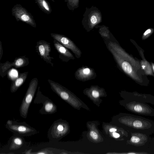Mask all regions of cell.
Masks as SVG:
<instances>
[{
  "label": "cell",
  "instance_id": "cell-1",
  "mask_svg": "<svg viewBox=\"0 0 154 154\" xmlns=\"http://www.w3.org/2000/svg\"><path fill=\"white\" fill-rule=\"evenodd\" d=\"M102 21V15L98 8L94 6L90 8H86L82 23L87 32L90 31Z\"/></svg>",
  "mask_w": 154,
  "mask_h": 154
},
{
  "label": "cell",
  "instance_id": "cell-2",
  "mask_svg": "<svg viewBox=\"0 0 154 154\" xmlns=\"http://www.w3.org/2000/svg\"><path fill=\"white\" fill-rule=\"evenodd\" d=\"M38 82L36 78H33L31 80L22 100L19 112L20 116L24 119L26 118L27 117L29 108L36 91Z\"/></svg>",
  "mask_w": 154,
  "mask_h": 154
},
{
  "label": "cell",
  "instance_id": "cell-3",
  "mask_svg": "<svg viewBox=\"0 0 154 154\" xmlns=\"http://www.w3.org/2000/svg\"><path fill=\"white\" fill-rule=\"evenodd\" d=\"M5 127L15 134L23 137L34 135L39 132L24 122H18L8 120L6 122Z\"/></svg>",
  "mask_w": 154,
  "mask_h": 154
},
{
  "label": "cell",
  "instance_id": "cell-4",
  "mask_svg": "<svg viewBox=\"0 0 154 154\" xmlns=\"http://www.w3.org/2000/svg\"><path fill=\"white\" fill-rule=\"evenodd\" d=\"M34 103L42 104V106L39 111L41 114H51L55 113L57 111L56 105L50 99L42 94L39 86L38 88Z\"/></svg>",
  "mask_w": 154,
  "mask_h": 154
},
{
  "label": "cell",
  "instance_id": "cell-5",
  "mask_svg": "<svg viewBox=\"0 0 154 154\" xmlns=\"http://www.w3.org/2000/svg\"><path fill=\"white\" fill-rule=\"evenodd\" d=\"M12 15L17 21H21L36 28V24L33 17L21 5L16 4L11 9Z\"/></svg>",
  "mask_w": 154,
  "mask_h": 154
},
{
  "label": "cell",
  "instance_id": "cell-6",
  "mask_svg": "<svg viewBox=\"0 0 154 154\" xmlns=\"http://www.w3.org/2000/svg\"><path fill=\"white\" fill-rule=\"evenodd\" d=\"M60 119L54 121L48 130V137L50 140L57 142L59 140L66 131V127Z\"/></svg>",
  "mask_w": 154,
  "mask_h": 154
},
{
  "label": "cell",
  "instance_id": "cell-7",
  "mask_svg": "<svg viewBox=\"0 0 154 154\" xmlns=\"http://www.w3.org/2000/svg\"><path fill=\"white\" fill-rule=\"evenodd\" d=\"M29 63V59L25 56L16 57L12 62L7 61L4 63H0V75L3 78L12 67L15 68L23 67L28 65Z\"/></svg>",
  "mask_w": 154,
  "mask_h": 154
},
{
  "label": "cell",
  "instance_id": "cell-8",
  "mask_svg": "<svg viewBox=\"0 0 154 154\" xmlns=\"http://www.w3.org/2000/svg\"><path fill=\"white\" fill-rule=\"evenodd\" d=\"M35 50L42 59L52 67L54 66V64L52 62L54 58L50 55L51 49L50 43L44 40H40L36 43Z\"/></svg>",
  "mask_w": 154,
  "mask_h": 154
},
{
  "label": "cell",
  "instance_id": "cell-9",
  "mask_svg": "<svg viewBox=\"0 0 154 154\" xmlns=\"http://www.w3.org/2000/svg\"><path fill=\"white\" fill-rule=\"evenodd\" d=\"M52 38L61 44L62 45L70 50L75 54L77 58L81 57L82 52L74 42L69 38L59 34L51 33Z\"/></svg>",
  "mask_w": 154,
  "mask_h": 154
},
{
  "label": "cell",
  "instance_id": "cell-10",
  "mask_svg": "<svg viewBox=\"0 0 154 154\" xmlns=\"http://www.w3.org/2000/svg\"><path fill=\"white\" fill-rule=\"evenodd\" d=\"M75 75L76 79L82 81L94 79L97 76L93 69L86 66L78 69L75 72Z\"/></svg>",
  "mask_w": 154,
  "mask_h": 154
},
{
  "label": "cell",
  "instance_id": "cell-11",
  "mask_svg": "<svg viewBox=\"0 0 154 154\" xmlns=\"http://www.w3.org/2000/svg\"><path fill=\"white\" fill-rule=\"evenodd\" d=\"M53 43L55 49L59 54V57L62 61L67 62L69 60L75 59L68 49L58 42L54 39Z\"/></svg>",
  "mask_w": 154,
  "mask_h": 154
},
{
  "label": "cell",
  "instance_id": "cell-12",
  "mask_svg": "<svg viewBox=\"0 0 154 154\" xmlns=\"http://www.w3.org/2000/svg\"><path fill=\"white\" fill-rule=\"evenodd\" d=\"M28 72L20 73L17 77L12 82L10 91L11 93L16 92L24 83L27 79Z\"/></svg>",
  "mask_w": 154,
  "mask_h": 154
},
{
  "label": "cell",
  "instance_id": "cell-13",
  "mask_svg": "<svg viewBox=\"0 0 154 154\" xmlns=\"http://www.w3.org/2000/svg\"><path fill=\"white\" fill-rule=\"evenodd\" d=\"M21 136L15 134L10 139L9 149L10 150L19 149L24 144L25 142L24 138Z\"/></svg>",
  "mask_w": 154,
  "mask_h": 154
},
{
  "label": "cell",
  "instance_id": "cell-14",
  "mask_svg": "<svg viewBox=\"0 0 154 154\" xmlns=\"http://www.w3.org/2000/svg\"><path fill=\"white\" fill-rule=\"evenodd\" d=\"M40 9L44 12L49 14L52 12L51 6L46 0H35Z\"/></svg>",
  "mask_w": 154,
  "mask_h": 154
},
{
  "label": "cell",
  "instance_id": "cell-15",
  "mask_svg": "<svg viewBox=\"0 0 154 154\" xmlns=\"http://www.w3.org/2000/svg\"><path fill=\"white\" fill-rule=\"evenodd\" d=\"M95 28H99V32L101 37L105 38H109L111 33L109 29V27L104 25H97Z\"/></svg>",
  "mask_w": 154,
  "mask_h": 154
},
{
  "label": "cell",
  "instance_id": "cell-16",
  "mask_svg": "<svg viewBox=\"0 0 154 154\" xmlns=\"http://www.w3.org/2000/svg\"><path fill=\"white\" fill-rule=\"evenodd\" d=\"M79 0H65L69 10L73 11L79 7Z\"/></svg>",
  "mask_w": 154,
  "mask_h": 154
},
{
  "label": "cell",
  "instance_id": "cell-17",
  "mask_svg": "<svg viewBox=\"0 0 154 154\" xmlns=\"http://www.w3.org/2000/svg\"><path fill=\"white\" fill-rule=\"evenodd\" d=\"M133 126L136 128H140L142 125V122L140 121L136 120L133 123Z\"/></svg>",
  "mask_w": 154,
  "mask_h": 154
},
{
  "label": "cell",
  "instance_id": "cell-18",
  "mask_svg": "<svg viewBox=\"0 0 154 154\" xmlns=\"http://www.w3.org/2000/svg\"><path fill=\"white\" fill-rule=\"evenodd\" d=\"M94 89H93L92 91V95L94 97L97 98L99 97V93L98 91Z\"/></svg>",
  "mask_w": 154,
  "mask_h": 154
},
{
  "label": "cell",
  "instance_id": "cell-19",
  "mask_svg": "<svg viewBox=\"0 0 154 154\" xmlns=\"http://www.w3.org/2000/svg\"><path fill=\"white\" fill-rule=\"evenodd\" d=\"M131 141L134 143H138L140 141V139L136 136H133L131 139Z\"/></svg>",
  "mask_w": 154,
  "mask_h": 154
},
{
  "label": "cell",
  "instance_id": "cell-20",
  "mask_svg": "<svg viewBox=\"0 0 154 154\" xmlns=\"http://www.w3.org/2000/svg\"><path fill=\"white\" fill-rule=\"evenodd\" d=\"M90 135L92 138L94 140H97L98 137V136L96 132L91 131L90 132Z\"/></svg>",
  "mask_w": 154,
  "mask_h": 154
},
{
  "label": "cell",
  "instance_id": "cell-21",
  "mask_svg": "<svg viewBox=\"0 0 154 154\" xmlns=\"http://www.w3.org/2000/svg\"><path fill=\"white\" fill-rule=\"evenodd\" d=\"M134 109L136 112H140L142 110V107L139 105H136L134 106Z\"/></svg>",
  "mask_w": 154,
  "mask_h": 154
},
{
  "label": "cell",
  "instance_id": "cell-22",
  "mask_svg": "<svg viewBox=\"0 0 154 154\" xmlns=\"http://www.w3.org/2000/svg\"><path fill=\"white\" fill-rule=\"evenodd\" d=\"M3 54V50L2 42L0 41V60L2 59Z\"/></svg>",
  "mask_w": 154,
  "mask_h": 154
},
{
  "label": "cell",
  "instance_id": "cell-23",
  "mask_svg": "<svg viewBox=\"0 0 154 154\" xmlns=\"http://www.w3.org/2000/svg\"><path fill=\"white\" fill-rule=\"evenodd\" d=\"M152 29H149L146 30L143 33L144 36H146L147 35L150 33L152 31Z\"/></svg>",
  "mask_w": 154,
  "mask_h": 154
},
{
  "label": "cell",
  "instance_id": "cell-24",
  "mask_svg": "<svg viewBox=\"0 0 154 154\" xmlns=\"http://www.w3.org/2000/svg\"><path fill=\"white\" fill-rule=\"evenodd\" d=\"M113 136L114 137L117 138L119 137L120 135L117 133L114 132L113 133Z\"/></svg>",
  "mask_w": 154,
  "mask_h": 154
},
{
  "label": "cell",
  "instance_id": "cell-25",
  "mask_svg": "<svg viewBox=\"0 0 154 154\" xmlns=\"http://www.w3.org/2000/svg\"><path fill=\"white\" fill-rule=\"evenodd\" d=\"M116 130H117L115 128H111L109 129V131L110 132H115Z\"/></svg>",
  "mask_w": 154,
  "mask_h": 154
},
{
  "label": "cell",
  "instance_id": "cell-26",
  "mask_svg": "<svg viewBox=\"0 0 154 154\" xmlns=\"http://www.w3.org/2000/svg\"><path fill=\"white\" fill-rule=\"evenodd\" d=\"M53 2H54V0H51Z\"/></svg>",
  "mask_w": 154,
  "mask_h": 154
},
{
  "label": "cell",
  "instance_id": "cell-27",
  "mask_svg": "<svg viewBox=\"0 0 154 154\" xmlns=\"http://www.w3.org/2000/svg\"><path fill=\"white\" fill-rule=\"evenodd\" d=\"M153 69H154V66H153Z\"/></svg>",
  "mask_w": 154,
  "mask_h": 154
}]
</instances>
